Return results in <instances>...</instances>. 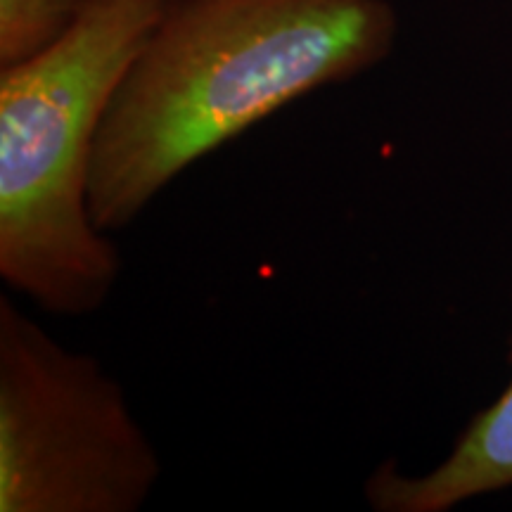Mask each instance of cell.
<instances>
[{"label": "cell", "instance_id": "cell-1", "mask_svg": "<svg viewBox=\"0 0 512 512\" xmlns=\"http://www.w3.org/2000/svg\"><path fill=\"white\" fill-rule=\"evenodd\" d=\"M387 0H171L102 119L88 207L128 228L192 164L387 60Z\"/></svg>", "mask_w": 512, "mask_h": 512}, {"label": "cell", "instance_id": "cell-2", "mask_svg": "<svg viewBox=\"0 0 512 512\" xmlns=\"http://www.w3.org/2000/svg\"><path fill=\"white\" fill-rule=\"evenodd\" d=\"M171 0H93L60 41L0 67V275L38 309L91 316L121 256L88 207L98 133Z\"/></svg>", "mask_w": 512, "mask_h": 512}, {"label": "cell", "instance_id": "cell-3", "mask_svg": "<svg viewBox=\"0 0 512 512\" xmlns=\"http://www.w3.org/2000/svg\"><path fill=\"white\" fill-rule=\"evenodd\" d=\"M162 458L126 389L0 297V512H138Z\"/></svg>", "mask_w": 512, "mask_h": 512}, {"label": "cell", "instance_id": "cell-4", "mask_svg": "<svg viewBox=\"0 0 512 512\" xmlns=\"http://www.w3.org/2000/svg\"><path fill=\"white\" fill-rule=\"evenodd\" d=\"M503 489H512V377L430 472L406 475L396 463L375 467L366 482V501L375 512H448Z\"/></svg>", "mask_w": 512, "mask_h": 512}, {"label": "cell", "instance_id": "cell-5", "mask_svg": "<svg viewBox=\"0 0 512 512\" xmlns=\"http://www.w3.org/2000/svg\"><path fill=\"white\" fill-rule=\"evenodd\" d=\"M93 0H0V67H12L53 46Z\"/></svg>", "mask_w": 512, "mask_h": 512}]
</instances>
